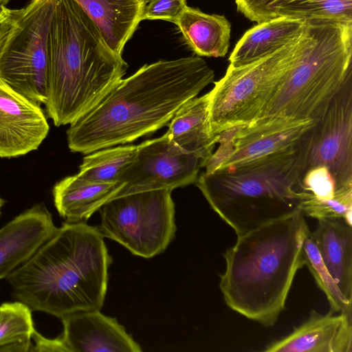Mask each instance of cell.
<instances>
[{
    "label": "cell",
    "mask_w": 352,
    "mask_h": 352,
    "mask_svg": "<svg viewBox=\"0 0 352 352\" xmlns=\"http://www.w3.org/2000/svg\"><path fill=\"white\" fill-rule=\"evenodd\" d=\"M214 78V71L199 56L144 65L69 124L68 147L87 155L152 133L168 125Z\"/></svg>",
    "instance_id": "cell-1"
},
{
    "label": "cell",
    "mask_w": 352,
    "mask_h": 352,
    "mask_svg": "<svg viewBox=\"0 0 352 352\" xmlns=\"http://www.w3.org/2000/svg\"><path fill=\"white\" fill-rule=\"evenodd\" d=\"M111 263L99 228L65 222L6 280L17 301L60 319L100 310Z\"/></svg>",
    "instance_id": "cell-2"
},
{
    "label": "cell",
    "mask_w": 352,
    "mask_h": 352,
    "mask_svg": "<svg viewBox=\"0 0 352 352\" xmlns=\"http://www.w3.org/2000/svg\"><path fill=\"white\" fill-rule=\"evenodd\" d=\"M309 231L296 210L237 236L223 254L219 287L226 304L249 320L273 326L305 265L303 244Z\"/></svg>",
    "instance_id": "cell-3"
},
{
    "label": "cell",
    "mask_w": 352,
    "mask_h": 352,
    "mask_svg": "<svg viewBox=\"0 0 352 352\" xmlns=\"http://www.w3.org/2000/svg\"><path fill=\"white\" fill-rule=\"evenodd\" d=\"M127 67L75 1L56 0L47 38L45 103L55 126L70 124L92 110Z\"/></svg>",
    "instance_id": "cell-4"
},
{
    "label": "cell",
    "mask_w": 352,
    "mask_h": 352,
    "mask_svg": "<svg viewBox=\"0 0 352 352\" xmlns=\"http://www.w3.org/2000/svg\"><path fill=\"white\" fill-rule=\"evenodd\" d=\"M296 146L243 164L202 173L195 184L237 236L298 209Z\"/></svg>",
    "instance_id": "cell-5"
},
{
    "label": "cell",
    "mask_w": 352,
    "mask_h": 352,
    "mask_svg": "<svg viewBox=\"0 0 352 352\" xmlns=\"http://www.w3.org/2000/svg\"><path fill=\"white\" fill-rule=\"evenodd\" d=\"M352 72V23L306 21L298 55L261 117L312 119Z\"/></svg>",
    "instance_id": "cell-6"
},
{
    "label": "cell",
    "mask_w": 352,
    "mask_h": 352,
    "mask_svg": "<svg viewBox=\"0 0 352 352\" xmlns=\"http://www.w3.org/2000/svg\"><path fill=\"white\" fill-rule=\"evenodd\" d=\"M302 35L254 63L239 67L229 65L223 77L215 82L208 92L209 124L212 135L218 136L261 117L298 55Z\"/></svg>",
    "instance_id": "cell-7"
},
{
    "label": "cell",
    "mask_w": 352,
    "mask_h": 352,
    "mask_svg": "<svg viewBox=\"0 0 352 352\" xmlns=\"http://www.w3.org/2000/svg\"><path fill=\"white\" fill-rule=\"evenodd\" d=\"M171 192L149 190L113 197L100 208L102 234L143 258L163 252L176 232Z\"/></svg>",
    "instance_id": "cell-8"
},
{
    "label": "cell",
    "mask_w": 352,
    "mask_h": 352,
    "mask_svg": "<svg viewBox=\"0 0 352 352\" xmlns=\"http://www.w3.org/2000/svg\"><path fill=\"white\" fill-rule=\"evenodd\" d=\"M56 0H31L16 10V24L0 51V77L39 105L47 100V38Z\"/></svg>",
    "instance_id": "cell-9"
},
{
    "label": "cell",
    "mask_w": 352,
    "mask_h": 352,
    "mask_svg": "<svg viewBox=\"0 0 352 352\" xmlns=\"http://www.w3.org/2000/svg\"><path fill=\"white\" fill-rule=\"evenodd\" d=\"M313 125L296 148L300 180L309 169L323 166L338 192L352 188V72L314 114Z\"/></svg>",
    "instance_id": "cell-10"
},
{
    "label": "cell",
    "mask_w": 352,
    "mask_h": 352,
    "mask_svg": "<svg viewBox=\"0 0 352 352\" xmlns=\"http://www.w3.org/2000/svg\"><path fill=\"white\" fill-rule=\"evenodd\" d=\"M313 124V119L266 116L223 131L218 135V148L204 167L205 173L294 147Z\"/></svg>",
    "instance_id": "cell-11"
},
{
    "label": "cell",
    "mask_w": 352,
    "mask_h": 352,
    "mask_svg": "<svg viewBox=\"0 0 352 352\" xmlns=\"http://www.w3.org/2000/svg\"><path fill=\"white\" fill-rule=\"evenodd\" d=\"M201 168L198 156L182 151L165 133L138 145L133 160L119 178L123 186L116 196L184 187L195 183Z\"/></svg>",
    "instance_id": "cell-12"
},
{
    "label": "cell",
    "mask_w": 352,
    "mask_h": 352,
    "mask_svg": "<svg viewBox=\"0 0 352 352\" xmlns=\"http://www.w3.org/2000/svg\"><path fill=\"white\" fill-rule=\"evenodd\" d=\"M49 130L40 105L15 91L0 77V157H14L36 150Z\"/></svg>",
    "instance_id": "cell-13"
},
{
    "label": "cell",
    "mask_w": 352,
    "mask_h": 352,
    "mask_svg": "<svg viewBox=\"0 0 352 352\" xmlns=\"http://www.w3.org/2000/svg\"><path fill=\"white\" fill-rule=\"evenodd\" d=\"M59 336L66 352H140L141 346L115 318L100 310L80 311L60 318Z\"/></svg>",
    "instance_id": "cell-14"
},
{
    "label": "cell",
    "mask_w": 352,
    "mask_h": 352,
    "mask_svg": "<svg viewBox=\"0 0 352 352\" xmlns=\"http://www.w3.org/2000/svg\"><path fill=\"white\" fill-rule=\"evenodd\" d=\"M43 204L34 205L0 228V280L28 261L57 230Z\"/></svg>",
    "instance_id": "cell-15"
},
{
    "label": "cell",
    "mask_w": 352,
    "mask_h": 352,
    "mask_svg": "<svg viewBox=\"0 0 352 352\" xmlns=\"http://www.w3.org/2000/svg\"><path fill=\"white\" fill-rule=\"evenodd\" d=\"M313 310L287 336L267 345L265 352H351L352 314Z\"/></svg>",
    "instance_id": "cell-16"
},
{
    "label": "cell",
    "mask_w": 352,
    "mask_h": 352,
    "mask_svg": "<svg viewBox=\"0 0 352 352\" xmlns=\"http://www.w3.org/2000/svg\"><path fill=\"white\" fill-rule=\"evenodd\" d=\"M318 221L312 238L342 294L352 302V224L341 217Z\"/></svg>",
    "instance_id": "cell-17"
},
{
    "label": "cell",
    "mask_w": 352,
    "mask_h": 352,
    "mask_svg": "<svg viewBox=\"0 0 352 352\" xmlns=\"http://www.w3.org/2000/svg\"><path fill=\"white\" fill-rule=\"evenodd\" d=\"M305 28L306 21L287 16L257 23L235 45L230 65L239 67L270 56L299 38Z\"/></svg>",
    "instance_id": "cell-18"
},
{
    "label": "cell",
    "mask_w": 352,
    "mask_h": 352,
    "mask_svg": "<svg viewBox=\"0 0 352 352\" xmlns=\"http://www.w3.org/2000/svg\"><path fill=\"white\" fill-rule=\"evenodd\" d=\"M96 25L108 47L122 56L141 21L140 0H74Z\"/></svg>",
    "instance_id": "cell-19"
},
{
    "label": "cell",
    "mask_w": 352,
    "mask_h": 352,
    "mask_svg": "<svg viewBox=\"0 0 352 352\" xmlns=\"http://www.w3.org/2000/svg\"><path fill=\"white\" fill-rule=\"evenodd\" d=\"M208 106V93L188 100L174 115L166 133L182 151L198 156L202 168L212 155L218 139L210 131Z\"/></svg>",
    "instance_id": "cell-20"
},
{
    "label": "cell",
    "mask_w": 352,
    "mask_h": 352,
    "mask_svg": "<svg viewBox=\"0 0 352 352\" xmlns=\"http://www.w3.org/2000/svg\"><path fill=\"white\" fill-rule=\"evenodd\" d=\"M123 184L88 181L77 174L57 182L52 190L54 206L67 223L85 221L112 199Z\"/></svg>",
    "instance_id": "cell-21"
},
{
    "label": "cell",
    "mask_w": 352,
    "mask_h": 352,
    "mask_svg": "<svg viewBox=\"0 0 352 352\" xmlns=\"http://www.w3.org/2000/svg\"><path fill=\"white\" fill-rule=\"evenodd\" d=\"M176 25L197 56L218 58L228 53L231 24L224 16L187 6Z\"/></svg>",
    "instance_id": "cell-22"
},
{
    "label": "cell",
    "mask_w": 352,
    "mask_h": 352,
    "mask_svg": "<svg viewBox=\"0 0 352 352\" xmlns=\"http://www.w3.org/2000/svg\"><path fill=\"white\" fill-rule=\"evenodd\" d=\"M270 10L273 19L287 16L305 21L352 23V0H276Z\"/></svg>",
    "instance_id": "cell-23"
},
{
    "label": "cell",
    "mask_w": 352,
    "mask_h": 352,
    "mask_svg": "<svg viewBox=\"0 0 352 352\" xmlns=\"http://www.w3.org/2000/svg\"><path fill=\"white\" fill-rule=\"evenodd\" d=\"M137 148L138 145L111 146L89 153L83 158L77 175L94 182H118Z\"/></svg>",
    "instance_id": "cell-24"
},
{
    "label": "cell",
    "mask_w": 352,
    "mask_h": 352,
    "mask_svg": "<svg viewBox=\"0 0 352 352\" xmlns=\"http://www.w3.org/2000/svg\"><path fill=\"white\" fill-rule=\"evenodd\" d=\"M32 310L20 301L0 305V351L28 352L35 331Z\"/></svg>",
    "instance_id": "cell-25"
},
{
    "label": "cell",
    "mask_w": 352,
    "mask_h": 352,
    "mask_svg": "<svg viewBox=\"0 0 352 352\" xmlns=\"http://www.w3.org/2000/svg\"><path fill=\"white\" fill-rule=\"evenodd\" d=\"M305 265H306L318 286L325 294L331 310L335 313L352 314V302L342 294L338 285L327 269L314 240L309 231L303 244Z\"/></svg>",
    "instance_id": "cell-26"
},
{
    "label": "cell",
    "mask_w": 352,
    "mask_h": 352,
    "mask_svg": "<svg viewBox=\"0 0 352 352\" xmlns=\"http://www.w3.org/2000/svg\"><path fill=\"white\" fill-rule=\"evenodd\" d=\"M352 190L338 192L334 179L329 170L323 166L307 170L302 176L298 190L307 196L321 201H329L336 199L341 193Z\"/></svg>",
    "instance_id": "cell-27"
},
{
    "label": "cell",
    "mask_w": 352,
    "mask_h": 352,
    "mask_svg": "<svg viewBox=\"0 0 352 352\" xmlns=\"http://www.w3.org/2000/svg\"><path fill=\"white\" fill-rule=\"evenodd\" d=\"M187 0H153L142 11L141 21L162 19L175 24L188 6Z\"/></svg>",
    "instance_id": "cell-28"
},
{
    "label": "cell",
    "mask_w": 352,
    "mask_h": 352,
    "mask_svg": "<svg viewBox=\"0 0 352 352\" xmlns=\"http://www.w3.org/2000/svg\"><path fill=\"white\" fill-rule=\"evenodd\" d=\"M276 0H235L236 10L250 21L260 23L272 19L270 5Z\"/></svg>",
    "instance_id": "cell-29"
},
{
    "label": "cell",
    "mask_w": 352,
    "mask_h": 352,
    "mask_svg": "<svg viewBox=\"0 0 352 352\" xmlns=\"http://www.w3.org/2000/svg\"><path fill=\"white\" fill-rule=\"evenodd\" d=\"M16 24V10L0 6V51L13 32Z\"/></svg>",
    "instance_id": "cell-30"
},
{
    "label": "cell",
    "mask_w": 352,
    "mask_h": 352,
    "mask_svg": "<svg viewBox=\"0 0 352 352\" xmlns=\"http://www.w3.org/2000/svg\"><path fill=\"white\" fill-rule=\"evenodd\" d=\"M32 340H34V344H32L30 351L66 352L59 336L54 339H49L35 330L32 334Z\"/></svg>",
    "instance_id": "cell-31"
},
{
    "label": "cell",
    "mask_w": 352,
    "mask_h": 352,
    "mask_svg": "<svg viewBox=\"0 0 352 352\" xmlns=\"http://www.w3.org/2000/svg\"><path fill=\"white\" fill-rule=\"evenodd\" d=\"M9 0H0V6L6 5Z\"/></svg>",
    "instance_id": "cell-32"
},
{
    "label": "cell",
    "mask_w": 352,
    "mask_h": 352,
    "mask_svg": "<svg viewBox=\"0 0 352 352\" xmlns=\"http://www.w3.org/2000/svg\"><path fill=\"white\" fill-rule=\"evenodd\" d=\"M144 4L146 5L149 2L152 1L153 0H140Z\"/></svg>",
    "instance_id": "cell-33"
},
{
    "label": "cell",
    "mask_w": 352,
    "mask_h": 352,
    "mask_svg": "<svg viewBox=\"0 0 352 352\" xmlns=\"http://www.w3.org/2000/svg\"><path fill=\"white\" fill-rule=\"evenodd\" d=\"M3 205V200L0 198V213H1V208Z\"/></svg>",
    "instance_id": "cell-34"
}]
</instances>
